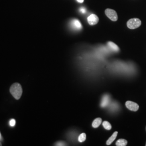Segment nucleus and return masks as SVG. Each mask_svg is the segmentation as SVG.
I'll return each mask as SVG.
<instances>
[{
  "instance_id": "nucleus-1",
  "label": "nucleus",
  "mask_w": 146,
  "mask_h": 146,
  "mask_svg": "<svg viewBox=\"0 0 146 146\" xmlns=\"http://www.w3.org/2000/svg\"><path fill=\"white\" fill-rule=\"evenodd\" d=\"M22 92V88L20 84L14 83L11 86L10 93L16 100H19L21 98Z\"/></svg>"
},
{
  "instance_id": "nucleus-2",
  "label": "nucleus",
  "mask_w": 146,
  "mask_h": 146,
  "mask_svg": "<svg viewBox=\"0 0 146 146\" xmlns=\"http://www.w3.org/2000/svg\"><path fill=\"white\" fill-rule=\"evenodd\" d=\"M141 20L137 18L131 19L129 20H128L127 23V27L131 29H134L136 28H137L141 26Z\"/></svg>"
},
{
  "instance_id": "nucleus-3",
  "label": "nucleus",
  "mask_w": 146,
  "mask_h": 146,
  "mask_svg": "<svg viewBox=\"0 0 146 146\" xmlns=\"http://www.w3.org/2000/svg\"><path fill=\"white\" fill-rule=\"evenodd\" d=\"M105 14L106 16L111 21H116L118 19V16L116 12L111 9H106L105 11Z\"/></svg>"
},
{
  "instance_id": "nucleus-4",
  "label": "nucleus",
  "mask_w": 146,
  "mask_h": 146,
  "mask_svg": "<svg viewBox=\"0 0 146 146\" xmlns=\"http://www.w3.org/2000/svg\"><path fill=\"white\" fill-rule=\"evenodd\" d=\"M125 107L128 110L133 111H136L139 109V106L135 102L131 101H127L125 102Z\"/></svg>"
},
{
  "instance_id": "nucleus-5",
  "label": "nucleus",
  "mask_w": 146,
  "mask_h": 146,
  "mask_svg": "<svg viewBox=\"0 0 146 146\" xmlns=\"http://www.w3.org/2000/svg\"><path fill=\"white\" fill-rule=\"evenodd\" d=\"M87 21L90 25L94 26L98 23V22L99 21V17L98 16L95 14H92L88 17Z\"/></svg>"
},
{
  "instance_id": "nucleus-6",
  "label": "nucleus",
  "mask_w": 146,
  "mask_h": 146,
  "mask_svg": "<svg viewBox=\"0 0 146 146\" xmlns=\"http://www.w3.org/2000/svg\"><path fill=\"white\" fill-rule=\"evenodd\" d=\"M72 26L75 29H77V30H81L82 28L81 23L78 20H76V19L73 20L72 22Z\"/></svg>"
},
{
  "instance_id": "nucleus-7",
  "label": "nucleus",
  "mask_w": 146,
  "mask_h": 146,
  "mask_svg": "<svg viewBox=\"0 0 146 146\" xmlns=\"http://www.w3.org/2000/svg\"><path fill=\"white\" fill-rule=\"evenodd\" d=\"M117 134H118L117 131H115L113 134V135L111 136L110 138L108 139V140L107 141V142H106L107 145H108V146L110 145L113 142V141H114L115 139H116V137L117 136Z\"/></svg>"
},
{
  "instance_id": "nucleus-8",
  "label": "nucleus",
  "mask_w": 146,
  "mask_h": 146,
  "mask_svg": "<svg viewBox=\"0 0 146 146\" xmlns=\"http://www.w3.org/2000/svg\"><path fill=\"white\" fill-rule=\"evenodd\" d=\"M108 46L112 50H113L115 52H118L120 50L119 47L114 42H110V41L108 42Z\"/></svg>"
},
{
  "instance_id": "nucleus-9",
  "label": "nucleus",
  "mask_w": 146,
  "mask_h": 146,
  "mask_svg": "<svg viewBox=\"0 0 146 146\" xmlns=\"http://www.w3.org/2000/svg\"><path fill=\"white\" fill-rule=\"evenodd\" d=\"M110 102V97L108 95H105L104 97L103 98L101 106L102 107H104L106 106H107Z\"/></svg>"
},
{
  "instance_id": "nucleus-10",
  "label": "nucleus",
  "mask_w": 146,
  "mask_h": 146,
  "mask_svg": "<svg viewBox=\"0 0 146 146\" xmlns=\"http://www.w3.org/2000/svg\"><path fill=\"white\" fill-rule=\"evenodd\" d=\"M102 122V119L101 118H96V119H95L94 120V121L93 122V123H92V126L94 128H98L99 127L101 123Z\"/></svg>"
},
{
  "instance_id": "nucleus-11",
  "label": "nucleus",
  "mask_w": 146,
  "mask_h": 146,
  "mask_svg": "<svg viewBox=\"0 0 146 146\" xmlns=\"http://www.w3.org/2000/svg\"><path fill=\"white\" fill-rule=\"evenodd\" d=\"M128 142L125 139H119L116 142V145L117 146H127Z\"/></svg>"
},
{
  "instance_id": "nucleus-12",
  "label": "nucleus",
  "mask_w": 146,
  "mask_h": 146,
  "mask_svg": "<svg viewBox=\"0 0 146 146\" xmlns=\"http://www.w3.org/2000/svg\"><path fill=\"white\" fill-rule=\"evenodd\" d=\"M102 125L103 127H104V129H106V130H108V131H110L111 129V125H110L109 122L108 121H104L103 123H102Z\"/></svg>"
},
{
  "instance_id": "nucleus-13",
  "label": "nucleus",
  "mask_w": 146,
  "mask_h": 146,
  "mask_svg": "<svg viewBox=\"0 0 146 146\" xmlns=\"http://www.w3.org/2000/svg\"><path fill=\"white\" fill-rule=\"evenodd\" d=\"M86 140V134L85 133L81 134L78 137V141L80 142H84Z\"/></svg>"
},
{
  "instance_id": "nucleus-14",
  "label": "nucleus",
  "mask_w": 146,
  "mask_h": 146,
  "mask_svg": "<svg viewBox=\"0 0 146 146\" xmlns=\"http://www.w3.org/2000/svg\"><path fill=\"white\" fill-rule=\"evenodd\" d=\"M15 120H14V119H11V120H10L9 125H10L11 127H14V125H15Z\"/></svg>"
},
{
  "instance_id": "nucleus-15",
  "label": "nucleus",
  "mask_w": 146,
  "mask_h": 146,
  "mask_svg": "<svg viewBox=\"0 0 146 146\" xmlns=\"http://www.w3.org/2000/svg\"><path fill=\"white\" fill-rule=\"evenodd\" d=\"M56 146H65L66 145V143L64 142H58V143H56V144L55 145Z\"/></svg>"
},
{
  "instance_id": "nucleus-16",
  "label": "nucleus",
  "mask_w": 146,
  "mask_h": 146,
  "mask_svg": "<svg viewBox=\"0 0 146 146\" xmlns=\"http://www.w3.org/2000/svg\"><path fill=\"white\" fill-rule=\"evenodd\" d=\"M80 11H81V12L82 13H86V10L84 9V8H81V9H80Z\"/></svg>"
},
{
  "instance_id": "nucleus-17",
  "label": "nucleus",
  "mask_w": 146,
  "mask_h": 146,
  "mask_svg": "<svg viewBox=\"0 0 146 146\" xmlns=\"http://www.w3.org/2000/svg\"><path fill=\"white\" fill-rule=\"evenodd\" d=\"M77 1L79 3H83L84 0H77Z\"/></svg>"
},
{
  "instance_id": "nucleus-18",
  "label": "nucleus",
  "mask_w": 146,
  "mask_h": 146,
  "mask_svg": "<svg viewBox=\"0 0 146 146\" xmlns=\"http://www.w3.org/2000/svg\"><path fill=\"white\" fill-rule=\"evenodd\" d=\"M0 146H2V145H1V142H0Z\"/></svg>"
},
{
  "instance_id": "nucleus-19",
  "label": "nucleus",
  "mask_w": 146,
  "mask_h": 146,
  "mask_svg": "<svg viewBox=\"0 0 146 146\" xmlns=\"http://www.w3.org/2000/svg\"><path fill=\"white\" fill-rule=\"evenodd\" d=\"M0 138H1V133H0Z\"/></svg>"
},
{
  "instance_id": "nucleus-20",
  "label": "nucleus",
  "mask_w": 146,
  "mask_h": 146,
  "mask_svg": "<svg viewBox=\"0 0 146 146\" xmlns=\"http://www.w3.org/2000/svg\"></svg>"
},
{
  "instance_id": "nucleus-21",
  "label": "nucleus",
  "mask_w": 146,
  "mask_h": 146,
  "mask_svg": "<svg viewBox=\"0 0 146 146\" xmlns=\"http://www.w3.org/2000/svg\"></svg>"
}]
</instances>
